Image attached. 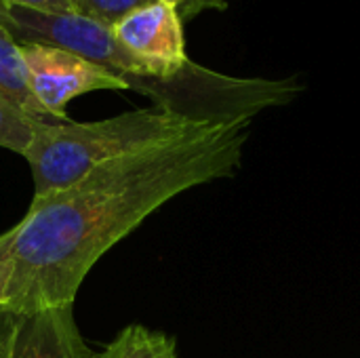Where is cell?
Listing matches in <instances>:
<instances>
[{
    "label": "cell",
    "mask_w": 360,
    "mask_h": 358,
    "mask_svg": "<svg viewBox=\"0 0 360 358\" xmlns=\"http://www.w3.org/2000/svg\"><path fill=\"white\" fill-rule=\"evenodd\" d=\"M249 122L251 116L207 118L32 200L23 219L0 234V260L11 264L2 308L72 306L99 257L148 215L177 194L238 169Z\"/></svg>",
    "instance_id": "cell-1"
},
{
    "label": "cell",
    "mask_w": 360,
    "mask_h": 358,
    "mask_svg": "<svg viewBox=\"0 0 360 358\" xmlns=\"http://www.w3.org/2000/svg\"><path fill=\"white\" fill-rule=\"evenodd\" d=\"M207 118L217 116L158 106L95 122H42L23 154L34 179L32 200L72 186L108 160L173 139Z\"/></svg>",
    "instance_id": "cell-2"
},
{
    "label": "cell",
    "mask_w": 360,
    "mask_h": 358,
    "mask_svg": "<svg viewBox=\"0 0 360 358\" xmlns=\"http://www.w3.org/2000/svg\"><path fill=\"white\" fill-rule=\"evenodd\" d=\"M0 25H4L19 44L42 42L76 53L122 74L133 89H139V82L150 78L148 70L116 40L110 27L80 13H42L0 0Z\"/></svg>",
    "instance_id": "cell-3"
},
{
    "label": "cell",
    "mask_w": 360,
    "mask_h": 358,
    "mask_svg": "<svg viewBox=\"0 0 360 358\" xmlns=\"http://www.w3.org/2000/svg\"><path fill=\"white\" fill-rule=\"evenodd\" d=\"M19 49L27 68V80L34 97L57 122H70L65 106L82 93L133 89L129 78L122 74H116L76 53L42 42H23Z\"/></svg>",
    "instance_id": "cell-4"
},
{
    "label": "cell",
    "mask_w": 360,
    "mask_h": 358,
    "mask_svg": "<svg viewBox=\"0 0 360 358\" xmlns=\"http://www.w3.org/2000/svg\"><path fill=\"white\" fill-rule=\"evenodd\" d=\"M112 34L154 80H173L190 65L179 11L167 0L129 13L112 27Z\"/></svg>",
    "instance_id": "cell-5"
},
{
    "label": "cell",
    "mask_w": 360,
    "mask_h": 358,
    "mask_svg": "<svg viewBox=\"0 0 360 358\" xmlns=\"http://www.w3.org/2000/svg\"><path fill=\"white\" fill-rule=\"evenodd\" d=\"M0 358H99L82 340L72 306H0Z\"/></svg>",
    "instance_id": "cell-6"
},
{
    "label": "cell",
    "mask_w": 360,
    "mask_h": 358,
    "mask_svg": "<svg viewBox=\"0 0 360 358\" xmlns=\"http://www.w3.org/2000/svg\"><path fill=\"white\" fill-rule=\"evenodd\" d=\"M0 99L25 112L27 116L44 122H57L34 97L19 42L8 34L4 25H0Z\"/></svg>",
    "instance_id": "cell-7"
},
{
    "label": "cell",
    "mask_w": 360,
    "mask_h": 358,
    "mask_svg": "<svg viewBox=\"0 0 360 358\" xmlns=\"http://www.w3.org/2000/svg\"><path fill=\"white\" fill-rule=\"evenodd\" d=\"M99 358H177L175 342L141 325H129L99 354Z\"/></svg>",
    "instance_id": "cell-8"
},
{
    "label": "cell",
    "mask_w": 360,
    "mask_h": 358,
    "mask_svg": "<svg viewBox=\"0 0 360 358\" xmlns=\"http://www.w3.org/2000/svg\"><path fill=\"white\" fill-rule=\"evenodd\" d=\"M42 122L0 99V148L23 156Z\"/></svg>",
    "instance_id": "cell-9"
},
{
    "label": "cell",
    "mask_w": 360,
    "mask_h": 358,
    "mask_svg": "<svg viewBox=\"0 0 360 358\" xmlns=\"http://www.w3.org/2000/svg\"><path fill=\"white\" fill-rule=\"evenodd\" d=\"M74 11L103 23L105 27H114L120 19H124L129 13L156 2V0H70Z\"/></svg>",
    "instance_id": "cell-10"
},
{
    "label": "cell",
    "mask_w": 360,
    "mask_h": 358,
    "mask_svg": "<svg viewBox=\"0 0 360 358\" xmlns=\"http://www.w3.org/2000/svg\"><path fill=\"white\" fill-rule=\"evenodd\" d=\"M2 2L36 8L42 13H76L70 0H2Z\"/></svg>",
    "instance_id": "cell-11"
},
{
    "label": "cell",
    "mask_w": 360,
    "mask_h": 358,
    "mask_svg": "<svg viewBox=\"0 0 360 358\" xmlns=\"http://www.w3.org/2000/svg\"><path fill=\"white\" fill-rule=\"evenodd\" d=\"M167 2L175 4L177 11H179V6H186V8H190V11H198V8H202V6H213V4L224 6L221 0H167Z\"/></svg>",
    "instance_id": "cell-12"
},
{
    "label": "cell",
    "mask_w": 360,
    "mask_h": 358,
    "mask_svg": "<svg viewBox=\"0 0 360 358\" xmlns=\"http://www.w3.org/2000/svg\"><path fill=\"white\" fill-rule=\"evenodd\" d=\"M11 279V264L0 260V306L4 304V295H6V285Z\"/></svg>",
    "instance_id": "cell-13"
}]
</instances>
